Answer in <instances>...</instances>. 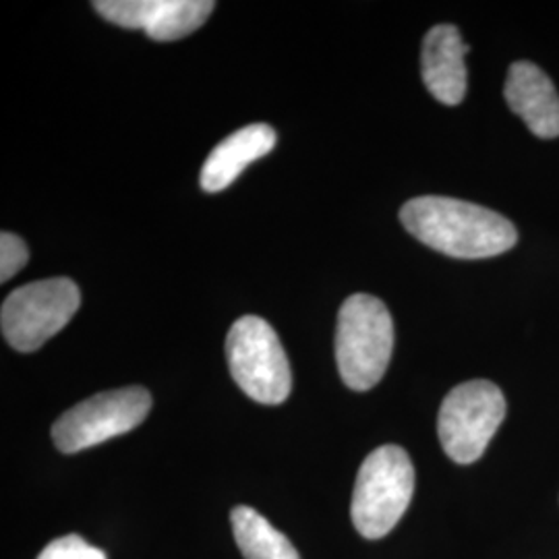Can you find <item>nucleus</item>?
Listing matches in <instances>:
<instances>
[{"label": "nucleus", "instance_id": "obj_1", "mask_svg": "<svg viewBox=\"0 0 559 559\" xmlns=\"http://www.w3.org/2000/svg\"><path fill=\"white\" fill-rule=\"evenodd\" d=\"M400 222L423 245L456 260L496 258L519 240L514 224L498 212L441 195L406 201Z\"/></svg>", "mask_w": 559, "mask_h": 559}, {"label": "nucleus", "instance_id": "obj_2", "mask_svg": "<svg viewBox=\"0 0 559 559\" xmlns=\"http://www.w3.org/2000/svg\"><path fill=\"white\" fill-rule=\"evenodd\" d=\"M394 350V321L373 295H353L340 307L336 328V362L340 378L355 390L367 392L380 383Z\"/></svg>", "mask_w": 559, "mask_h": 559}, {"label": "nucleus", "instance_id": "obj_3", "mask_svg": "<svg viewBox=\"0 0 559 559\" xmlns=\"http://www.w3.org/2000/svg\"><path fill=\"white\" fill-rule=\"evenodd\" d=\"M415 491V466L400 445H381L360 464L350 516L365 539H381L399 524Z\"/></svg>", "mask_w": 559, "mask_h": 559}, {"label": "nucleus", "instance_id": "obj_4", "mask_svg": "<svg viewBox=\"0 0 559 559\" xmlns=\"http://www.w3.org/2000/svg\"><path fill=\"white\" fill-rule=\"evenodd\" d=\"M226 359L233 380L249 399L276 406L290 396V362L267 321L255 316L235 321L226 338Z\"/></svg>", "mask_w": 559, "mask_h": 559}, {"label": "nucleus", "instance_id": "obj_5", "mask_svg": "<svg viewBox=\"0 0 559 559\" xmlns=\"http://www.w3.org/2000/svg\"><path fill=\"white\" fill-rule=\"evenodd\" d=\"M81 295L69 278H48L13 290L0 309L4 340L20 353H34L78 313Z\"/></svg>", "mask_w": 559, "mask_h": 559}, {"label": "nucleus", "instance_id": "obj_6", "mask_svg": "<svg viewBox=\"0 0 559 559\" xmlns=\"http://www.w3.org/2000/svg\"><path fill=\"white\" fill-rule=\"evenodd\" d=\"M506 399L496 383H460L441 402L438 436L443 452L459 464L477 462L506 419Z\"/></svg>", "mask_w": 559, "mask_h": 559}, {"label": "nucleus", "instance_id": "obj_7", "mask_svg": "<svg viewBox=\"0 0 559 559\" xmlns=\"http://www.w3.org/2000/svg\"><path fill=\"white\" fill-rule=\"evenodd\" d=\"M152 411L145 388H120L102 392L69 408L52 427V440L62 454L100 445L140 427Z\"/></svg>", "mask_w": 559, "mask_h": 559}, {"label": "nucleus", "instance_id": "obj_8", "mask_svg": "<svg viewBox=\"0 0 559 559\" xmlns=\"http://www.w3.org/2000/svg\"><path fill=\"white\" fill-rule=\"evenodd\" d=\"M104 20L143 29L152 40L173 41L200 29L216 9L212 0H96Z\"/></svg>", "mask_w": 559, "mask_h": 559}, {"label": "nucleus", "instance_id": "obj_9", "mask_svg": "<svg viewBox=\"0 0 559 559\" xmlns=\"http://www.w3.org/2000/svg\"><path fill=\"white\" fill-rule=\"evenodd\" d=\"M503 96L533 135L539 140L559 138L558 90L535 62L519 60L510 67Z\"/></svg>", "mask_w": 559, "mask_h": 559}, {"label": "nucleus", "instance_id": "obj_10", "mask_svg": "<svg viewBox=\"0 0 559 559\" xmlns=\"http://www.w3.org/2000/svg\"><path fill=\"white\" fill-rule=\"evenodd\" d=\"M471 46L460 38L459 27L436 25L423 40V81L431 96L445 106H459L466 96L464 57Z\"/></svg>", "mask_w": 559, "mask_h": 559}, {"label": "nucleus", "instance_id": "obj_11", "mask_svg": "<svg viewBox=\"0 0 559 559\" xmlns=\"http://www.w3.org/2000/svg\"><path fill=\"white\" fill-rule=\"evenodd\" d=\"M276 147V131L265 124L255 122L239 129L237 133L221 141L203 162L200 182L203 191L218 193L228 189L240 173L251 164L260 160Z\"/></svg>", "mask_w": 559, "mask_h": 559}, {"label": "nucleus", "instance_id": "obj_12", "mask_svg": "<svg viewBox=\"0 0 559 559\" xmlns=\"http://www.w3.org/2000/svg\"><path fill=\"white\" fill-rule=\"evenodd\" d=\"M230 524L245 559H300L295 545L274 524L249 506H237L230 512Z\"/></svg>", "mask_w": 559, "mask_h": 559}, {"label": "nucleus", "instance_id": "obj_13", "mask_svg": "<svg viewBox=\"0 0 559 559\" xmlns=\"http://www.w3.org/2000/svg\"><path fill=\"white\" fill-rule=\"evenodd\" d=\"M38 559H108L106 554L90 545L87 540L80 535H67L60 539L50 540L41 549Z\"/></svg>", "mask_w": 559, "mask_h": 559}, {"label": "nucleus", "instance_id": "obj_14", "mask_svg": "<svg viewBox=\"0 0 559 559\" xmlns=\"http://www.w3.org/2000/svg\"><path fill=\"white\" fill-rule=\"evenodd\" d=\"M27 263V247L17 235H0V282H9Z\"/></svg>", "mask_w": 559, "mask_h": 559}]
</instances>
